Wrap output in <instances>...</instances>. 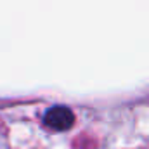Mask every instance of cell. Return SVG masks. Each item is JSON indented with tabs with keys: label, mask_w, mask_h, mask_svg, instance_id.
Returning <instances> with one entry per match:
<instances>
[{
	"label": "cell",
	"mask_w": 149,
	"mask_h": 149,
	"mask_svg": "<svg viewBox=\"0 0 149 149\" xmlns=\"http://www.w3.org/2000/svg\"><path fill=\"white\" fill-rule=\"evenodd\" d=\"M43 123L49 128H52L54 132H64V130H70L73 127L74 114L66 106H52L45 113Z\"/></svg>",
	"instance_id": "obj_1"
}]
</instances>
